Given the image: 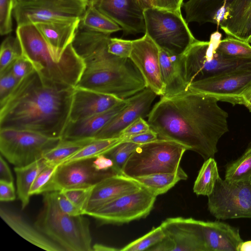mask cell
<instances>
[{
	"label": "cell",
	"instance_id": "10",
	"mask_svg": "<svg viewBox=\"0 0 251 251\" xmlns=\"http://www.w3.org/2000/svg\"><path fill=\"white\" fill-rule=\"evenodd\" d=\"M208 209L221 220L251 218V184L218 178L208 196Z\"/></svg>",
	"mask_w": 251,
	"mask_h": 251
},
{
	"label": "cell",
	"instance_id": "30",
	"mask_svg": "<svg viewBox=\"0 0 251 251\" xmlns=\"http://www.w3.org/2000/svg\"><path fill=\"white\" fill-rule=\"evenodd\" d=\"M79 27L109 35L122 30L117 23L100 12L92 3L87 5L80 19Z\"/></svg>",
	"mask_w": 251,
	"mask_h": 251
},
{
	"label": "cell",
	"instance_id": "15",
	"mask_svg": "<svg viewBox=\"0 0 251 251\" xmlns=\"http://www.w3.org/2000/svg\"><path fill=\"white\" fill-rule=\"evenodd\" d=\"M159 47L145 33L142 37L132 40L129 59L141 75L146 86L157 96L165 93L160 69Z\"/></svg>",
	"mask_w": 251,
	"mask_h": 251
},
{
	"label": "cell",
	"instance_id": "32",
	"mask_svg": "<svg viewBox=\"0 0 251 251\" xmlns=\"http://www.w3.org/2000/svg\"><path fill=\"white\" fill-rule=\"evenodd\" d=\"M217 163L214 157L205 160L193 186V191L197 195L208 196L213 191L219 177Z\"/></svg>",
	"mask_w": 251,
	"mask_h": 251
},
{
	"label": "cell",
	"instance_id": "53",
	"mask_svg": "<svg viewBox=\"0 0 251 251\" xmlns=\"http://www.w3.org/2000/svg\"><path fill=\"white\" fill-rule=\"evenodd\" d=\"M237 251H251V240L243 241L237 247Z\"/></svg>",
	"mask_w": 251,
	"mask_h": 251
},
{
	"label": "cell",
	"instance_id": "46",
	"mask_svg": "<svg viewBox=\"0 0 251 251\" xmlns=\"http://www.w3.org/2000/svg\"><path fill=\"white\" fill-rule=\"evenodd\" d=\"M56 199L61 210L65 213L71 216L84 215L83 211L74 204L60 191H55Z\"/></svg>",
	"mask_w": 251,
	"mask_h": 251
},
{
	"label": "cell",
	"instance_id": "34",
	"mask_svg": "<svg viewBox=\"0 0 251 251\" xmlns=\"http://www.w3.org/2000/svg\"><path fill=\"white\" fill-rule=\"evenodd\" d=\"M225 179L251 184V146L240 157L227 166Z\"/></svg>",
	"mask_w": 251,
	"mask_h": 251
},
{
	"label": "cell",
	"instance_id": "43",
	"mask_svg": "<svg viewBox=\"0 0 251 251\" xmlns=\"http://www.w3.org/2000/svg\"><path fill=\"white\" fill-rule=\"evenodd\" d=\"M58 166L48 165L39 173L30 189V196L41 194L42 189L50 180Z\"/></svg>",
	"mask_w": 251,
	"mask_h": 251
},
{
	"label": "cell",
	"instance_id": "31",
	"mask_svg": "<svg viewBox=\"0 0 251 251\" xmlns=\"http://www.w3.org/2000/svg\"><path fill=\"white\" fill-rule=\"evenodd\" d=\"M95 139V138L80 139H62L57 145L43 155V158L48 165L54 166L59 165Z\"/></svg>",
	"mask_w": 251,
	"mask_h": 251
},
{
	"label": "cell",
	"instance_id": "48",
	"mask_svg": "<svg viewBox=\"0 0 251 251\" xmlns=\"http://www.w3.org/2000/svg\"><path fill=\"white\" fill-rule=\"evenodd\" d=\"M158 138L157 133L151 128L147 131L130 137L124 141L141 145L154 141Z\"/></svg>",
	"mask_w": 251,
	"mask_h": 251
},
{
	"label": "cell",
	"instance_id": "27",
	"mask_svg": "<svg viewBox=\"0 0 251 251\" xmlns=\"http://www.w3.org/2000/svg\"><path fill=\"white\" fill-rule=\"evenodd\" d=\"M159 51V59L162 79L165 86L163 96L172 97L188 91L182 55L170 53L162 49Z\"/></svg>",
	"mask_w": 251,
	"mask_h": 251
},
{
	"label": "cell",
	"instance_id": "16",
	"mask_svg": "<svg viewBox=\"0 0 251 251\" xmlns=\"http://www.w3.org/2000/svg\"><path fill=\"white\" fill-rule=\"evenodd\" d=\"M94 5L117 23L124 36L145 33L144 9L139 0H97Z\"/></svg>",
	"mask_w": 251,
	"mask_h": 251
},
{
	"label": "cell",
	"instance_id": "55",
	"mask_svg": "<svg viewBox=\"0 0 251 251\" xmlns=\"http://www.w3.org/2000/svg\"><path fill=\"white\" fill-rule=\"evenodd\" d=\"M139 1L144 10L154 7V0H139Z\"/></svg>",
	"mask_w": 251,
	"mask_h": 251
},
{
	"label": "cell",
	"instance_id": "56",
	"mask_svg": "<svg viewBox=\"0 0 251 251\" xmlns=\"http://www.w3.org/2000/svg\"><path fill=\"white\" fill-rule=\"evenodd\" d=\"M83 2H85L87 5L89 4L92 3L94 4V3L97 0H81Z\"/></svg>",
	"mask_w": 251,
	"mask_h": 251
},
{
	"label": "cell",
	"instance_id": "5",
	"mask_svg": "<svg viewBox=\"0 0 251 251\" xmlns=\"http://www.w3.org/2000/svg\"><path fill=\"white\" fill-rule=\"evenodd\" d=\"M35 226L64 251H92L90 223L84 215L71 216L59 207L56 192L45 193Z\"/></svg>",
	"mask_w": 251,
	"mask_h": 251
},
{
	"label": "cell",
	"instance_id": "59",
	"mask_svg": "<svg viewBox=\"0 0 251 251\" xmlns=\"http://www.w3.org/2000/svg\"><path fill=\"white\" fill-rule=\"evenodd\" d=\"M15 0V4H16V2H17V0Z\"/></svg>",
	"mask_w": 251,
	"mask_h": 251
},
{
	"label": "cell",
	"instance_id": "11",
	"mask_svg": "<svg viewBox=\"0 0 251 251\" xmlns=\"http://www.w3.org/2000/svg\"><path fill=\"white\" fill-rule=\"evenodd\" d=\"M156 196L143 187L110 201L86 215L100 224L122 225L146 217Z\"/></svg>",
	"mask_w": 251,
	"mask_h": 251
},
{
	"label": "cell",
	"instance_id": "25",
	"mask_svg": "<svg viewBox=\"0 0 251 251\" xmlns=\"http://www.w3.org/2000/svg\"><path fill=\"white\" fill-rule=\"evenodd\" d=\"M219 27L228 36L248 42L251 36V0H235Z\"/></svg>",
	"mask_w": 251,
	"mask_h": 251
},
{
	"label": "cell",
	"instance_id": "28",
	"mask_svg": "<svg viewBox=\"0 0 251 251\" xmlns=\"http://www.w3.org/2000/svg\"><path fill=\"white\" fill-rule=\"evenodd\" d=\"M48 165L42 158L33 163L22 167H15L16 176L17 193L21 202L22 209L28 204L29 191L37 175Z\"/></svg>",
	"mask_w": 251,
	"mask_h": 251
},
{
	"label": "cell",
	"instance_id": "41",
	"mask_svg": "<svg viewBox=\"0 0 251 251\" xmlns=\"http://www.w3.org/2000/svg\"><path fill=\"white\" fill-rule=\"evenodd\" d=\"M132 47V40L110 37L107 50L110 54L121 58H129Z\"/></svg>",
	"mask_w": 251,
	"mask_h": 251
},
{
	"label": "cell",
	"instance_id": "52",
	"mask_svg": "<svg viewBox=\"0 0 251 251\" xmlns=\"http://www.w3.org/2000/svg\"><path fill=\"white\" fill-rule=\"evenodd\" d=\"M242 105H245L251 112V85L242 93Z\"/></svg>",
	"mask_w": 251,
	"mask_h": 251
},
{
	"label": "cell",
	"instance_id": "44",
	"mask_svg": "<svg viewBox=\"0 0 251 251\" xmlns=\"http://www.w3.org/2000/svg\"><path fill=\"white\" fill-rule=\"evenodd\" d=\"M10 68L14 75L19 81L35 70L31 62L22 54L13 62Z\"/></svg>",
	"mask_w": 251,
	"mask_h": 251
},
{
	"label": "cell",
	"instance_id": "39",
	"mask_svg": "<svg viewBox=\"0 0 251 251\" xmlns=\"http://www.w3.org/2000/svg\"><path fill=\"white\" fill-rule=\"evenodd\" d=\"M94 186L64 189L60 192L83 212L86 208Z\"/></svg>",
	"mask_w": 251,
	"mask_h": 251
},
{
	"label": "cell",
	"instance_id": "37",
	"mask_svg": "<svg viewBox=\"0 0 251 251\" xmlns=\"http://www.w3.org/2000/svg\"><path fill=\"white\" fill-rule=\"evenodd\" d=\"M22 54L20 44L17 36L6 37L0 46V72L10 67Z\"/></svg>",
	"mask_w": 251,
	"mask_h": 251
},
{
	"label": "cell",
	"instance_id": "6",
	"mask_svg": "<svg viewBox=\"0 0 251 251\" xmlns=\"http://www.w3.org/2000/svg\"><path fill=\"white\" fill-rule=\"evenodd\" d=\"M221 37L217 31L211 35L208 41L197 39L182 54L188 87L193 82L223 73L251 69V59L230 58L217 51Z\"/></svg>",
	"mask_w": 251,
	"mask_h": 251
},
{
	"label": "cell",
	"instance_id": "2",
	"mask_svg": "<svg viewBox=\"0 0 251 251\" xmlns=\"http://www.w3.org/2000/svg\"><path fill=\"white\" fill-rule=\"evenodd\" d=\"M75 89L45 78L34 70L0 102V129L62 138L70 121Z\"/></svg>",
	"mask_w": 251,
	"mask_h": 251
},
{
	"label": "cell",
	"instance_id": "1",
	"mask_svg": "<svg viewBox=\"0 0 251 251\" xmlns=\"http://www.w3.org/2000/svg\"><path fill=\"white\" fill-rule=\"evenodd\" d=\"M218 101L189 90L172 97L161 96L147 121L159 138L176 142L205 160L214 157L219 140L229 130L228 114Z\"/></svg>",
	"mask_w": 251,
	"mask_h": 251
},
{
	"label": "cell",
	"instance_id": "57",
	"mask_svg": "<svg viewBox=\"0 0 251 251\" xmlns=\"http://www.w3.org/2000/svg\"><path fill=\"white\" fill-rule=\"evenodd\" d=\"M30 0H17V1H19V2H25V1H29Z\"/></svg>",
	"mask_w": 251,
	"mask_h": 251
},
{
	"label": "cell",
	"instance_id": "42",
	"mask_svg": "<svg viewBox=\"0 0 251 251\" xmlns=\"http://www.w3.org/2000/svg\"><path fill=\"white\" fill-rule=\"evenodd\" d=\"M19 81L13 74L10 67L0 72V102L10 95Z\"/></svg>",
	"mask_w": 251,
	"mask_h": 251
},
{
	"label": "cell",
	"instance_id": "51",
	"mask_svg": "<svg viewBox=\"0 0 251 251\" xmlns=\"http://www.w3.org/2000/svg\"><path fill=\"white\" fill-rule=\"evenodd\" d=\"M0 181L14 182V178L10 168L1 155L0 157Z\"/></svg>",
	"mask_w": 251,
	"mask_h": 251
},
{
	"label": "cell",
	"instance_id": "33",
	"mask_svg": "<svg viewBox=\"0 0 251 251\" xmlns=\"http://www.w3.org/2000/svg\"><path fill=\"white\" fill-rule=\"evenodd\" d=\"M124 140L120 137L105 139L95 138L92 142L63 161L60 164L79 160L95 158L101 154H105Z\"/></svg>",
	"mask_w": 251,
	"mask_h": 251
},
{
	"label": "cell",
	"instance_id": "12",
	"mask_svg": "<svg viewBox=\"0 0 251 251\" xmlns=\"http://www.w3.org/2000/svg\"><path fill=\"white\" fill-rule=\"evenodd\" d=\"M87 4L81 0L17 1L13 16L17 25L28 23L81 19Z\"/></svg>",
	"mask_w": 251,
	"mask_h": 251
},
{
	"label": "cell",
	"instance_id": "7",
	"mask_svg": "<svg viewBox=\"0 0 251 251\" xmlns=\"http://www.w3.org/2000/svg\"><path fill=\"white\" fill-rule=\"evenodd\" d=\"M187 149L169 140L158 138L140 145L125 163L121 174L131 178L154 174L175 173Z\"/></svg>",
	"mask_w": 251,
	"mask_h": 251
},
{
	"label": "cell",
	"instance_id": "22",
	"mask_svg": "<svg viewBox=\"0 0 251 251\" xmlns=\"http://www.w3.org/2000/svg\"><path fill=\"white\" fill-rule=\"evenodd\" d=\"M206 251H237L243 240L238 228L217 221H200Z\"/></svg>",
	"mask_w": 251,
	"mask_h": 251
},
{
	"label": "cell",
	"instance_id": "40",
	"mask_svg": "<svg viewBox=\"0 0 251 251\" xmlns=\"http://www.w3.org/2000/svg\"><path fill=\"white\" fill-rule=\"evenodd\" d=\"M15 5L14 0H0V33L9 34L12 31V15Z\"/></svg>",
	"mask_w": 251,
	"mask_h": 251
},
{
	"label": "cell",
	"instance_id": "21",
	"mask_svg": "<svg viewBox=\"0 0 251 251\" xmlns=\"http://www.w3.org/2000/svg\"><path fill=\"white\" fill-rule=\"evenodd\" d=\"M80 19L34 24L44 36L53 59L61 60L69 46L73 43Z\"/></svg>",
	"mask_w": 251,
	"mask_h": 251
},
{
	"label": "cell",
	"instance_id": "8",
	"mask_svg": "<svg viewBox=\"0 0 251 251\" xmlns=\"http://www.w3.org/2000/svg\"><path fill=\"white\" fill-rule=\"evenodd\" d=\"M144 14L145 33L159 49L182 55L197 40L181 10L152 7L145 9Z\"/></svg>",
	"mask_w": 251,
	"mask_h": 251
},
{
	"label": "cell",
	"instance_id": "4",
	"mask_svg": "<svg viewBox=\"0 0 251 251\" xmlns=\"http://www.w3.org/2000/svg\"><path fill=\"white\" fill-rule=\"evenodd\" d=\"M22 54L32 64L34 70L50 80L75 87L84 64L72 44L65 51L61 60L55 61L44 36L33 23L17 25L16 31Z\"/></svg>",
	"mask_w": 251,
	"mask_h": 251
},
{
	"label": "cell",
	"instance_id": "54",
	"mask_svg": "<svg viewBox=\"0 0 251 251\" xmlns=\"http://www.w3.org/2000/svg\"><path fill=\"white\" fill-rule=\"evenodd\" d=\"M93 251H117L118 249L108 247L102 244H96L92 246Z\"/></svg>",
	"mask_w": 251,
	"mask_h": 251
},
{
	"label": "cell",
	"instance_id": "47",
	"mask_svg": "<svg viewBox=\"0 0 251 251\" xmlns=\"http://www.w3.org/2000/svg\"><path fill=\"white\" fill-rule=\"evenodd\" d=\"M13 182L0 181V201L2 202L13 201L16 199Z\"/></svg>",
	"mask_w": 251,
	"mask_h": 251
},
{
	"label": "cell",
	"instance_id": "19",
	"mask_svg": "<svg viewBox=\"0 0 251 251\" xmlns=\"http://www.w3.org/2000/svg\"><path fill=\"white\" fill-rule=\"evenodd\" d=\"M142 186L134 178L118 174L94 186L84 215L123 195L137 191Z\"/></svg>",
	"mask_w": 251,
	"mask_h": 251
},
{
	"label": "cell",
	"instance_id": "45",
	"mask_svg": "<svg viewBox=\"0 0 251 251\" xmlns=\"http://www.w3.org/2000/svg\"><path fill=\"white\" fill-rule=\"evenodd\" d=\"M150 129H151V128L148 121H146L144 118L140 117L124 129L120 134L119 137L125 140L130 137L147 131Z\"/></svg>",
	"mask_w": 251,
	"mask_h": 251
},
{
	"label": "cell",
	"instance_id": "14",
	"mask_svg": "<svg viewBox=\"0 0 251 251\" xmlns=\"http://www.w3.org/2000/svg\"><path fill=\"white\" fill-rule=\"evenodd\" d=\"M251 85V69L231 71L191 83L188 91L213 97L233 105L242 104V93Z\"/></svg>",
	"mask_w": 251,
	"mask_h": 251
},
{
	"label": "cell",
	"instance_id": "50",
	"mask_svg": "<svg viewBox=\"0 0 251 251\" xmlns=\"http://www.w3.org/2000/svg\"><path fill=\"white\" fill-rule=\"evenodd\" d=\"M183 3L182 0H154V7L170 10H181Z\"/></svg>",
	"mask_w": 251,
	"mask_h": 251
},
{
	"label": "cell",
	"instance_id": "20",
	"mask_svg": "<svg viewBox=\"0 0 251 251\" xmlns=\"http://www.w3.org/2000/svg\"><path fill=\"white\" fill-rule=\"evenodd\" d=\"M124 100L111 95L75 87L69 121L75 122L102 113Z\"/></svg>",
	"mask_w": 251,
	"mask_h": 251
},
{
	"label": "cell",
	"instance_id": "36",
	"mask_svg": "<svg viewBox=\"0 0 251 251\" xmlns=\"http://www.w3.org/2000/svg\"><path fill=\"white\" fill-rule=\"evenodd\" d=\"M165 230L160 225L148 233L120 249L122 251H141L149 250L166 237Z\"/></svg>",
	"mask_w": 251,
	"mask_h": 251
},
{
	"label": "cell",
	"instance_id": "23",
	"mask_svg": "<svg viewBox=\"0 0 251 251\" xmlns=\"http://www.w3.org/2000/svg\"><path fill=\"white\" fill-rule=\"evenodd\" d=\"M127 103L128 98L102 113L75 122L69 121L62 134V139H80L95 138L96 135L126 106Z\"/></svg>",
	"mask_w": 251,
	"mask_h": 251
},
{
	"label": "cell",
	"instance_id": "17",
	"mask_svg": "<svg viewBox=\"0 0 251 251\" xmlns=\"http://www.w3.org/2000/svg\"><path fill=\"white\" fill-rule=\"evenodd\" d=\"M157 95L145 88L128 98L126 106L116 115L95 136L96 139L119 137L122 131L140 117H148Z\"/></svg>",
	"mask_w": 251,
	"mask_h": 251
},
{
	"label": "cell",
	"instance_id": "13",
	"mask_svg": "<svg viewBox=\"0 0 251 251\" xmlns=\"http://www.w3.org/2000/svg\"><path fill=\"white\" fill-rule=\"evenodd\" d=\"M93 159L76 160L58 166L41 193L64 189L92 187L103 179L118 174L113 169L99 171L93 166Z\"/></svg>",
	"mask_w": 251,
	"mask_h": 251
},
{
	"label": "cell",
	"instance_id": "24",
	"mask_svg": "<svg viewBox=\"0 0 251 251\" xmlns=\"http://www.w3.org/2000/svg\"><path fill=\"white\" fill-rule=\"evenodd\" d=\"M0 216L15 232L32 244L47 251H64L18 212L1 206Z\"/></svg>",
	"mask_w": 251,
	"mask_h": 251
},
{
	"label": "cell",
	"instance_id": "29",
	"mask_svg": "<svg viewBox=\"0 0 251 251\" xmlns=\"http://www.w3.org/2000/svg\"><path fill=\"white\" fill-rule=\"evenodd\" d=\"M188 176L181 168L175 173L151 174L134 178L144 188L155 196L166 193L178 181L186 180Z\"/></svg>",
	"mask_w": 251,
	"mask_h": 251
},
{
	"label": "cell",
	"instance_id": "26",
	"mask_svg": "<svg viewBox=\"0 0 251 251\" xmlns=\"http://www.w3.org/2000/svg\"><path fill=\"white\" fill-rule=\"evenodd\" d=\"M235 0H188L183 2L186 22L210 23L219 26Z\"/></svg>",
	"mask_w": 251,
	"mask_h": 251
},
{
	"label": "cell",
	"instance_id": "49",
	"mask_svg": "<svg viewBox=\"0 0 251 251\" xmlns=\"http://www.w3.org/2000/svg\"><path fill=\"white\" fill-rule=\"evenodd\" d=\"M93 166L99 171H107L113 169L114 163L111 159L104 154L98 156L93 160Z\"/></svg>",
	"mask_w": 251,
	"mask_h": 251
},
{
	"label": "cell",
	"instance_id": "3",
	"mask_svg": "<svg viewBox=\"0 0 251 251\" xmlns=\"http://www.w3.org/2000/svg\"><path fill=\"white\" fill-rule=\"evenodd\" d=\"M110 38L109 34L78 27L72 45L82 59L84 68L75 87L125 100L146 86L129 58H121L108 52Z\"/></svg>",
	"mask_w": 251,
	"mask_h": 251
},
{
	"label": "cell",
	"instance_id": "35",
	"mask_svg": "<svg viewBox=\"0 0 251 251\" xmlns=\"http://www.w3.org/2000/svg\"><path fill=\"white\" fill-rule=\"evenodd\" d=\"M218 52L227 57L243 59H251V45L231 36L220 39L217 45Z\"/></svg>",
	"mask_w": 251,
	"mask_h": 251
},
{
	"label": "cell",
	"instance_id": "18",
	"mask_svg": "<svg viewBox=\"0 0 251 251\" xmlns=\"http://www.w3.org/2000/svg\"><path fill=\"white\" fill-rule=\"evenodd\" d=\"M161 225L174 245L173 251H206L197 220L169 218Z\"/></svg>",
	"mask_w": 251,
	"mask_h": 251
},
{
	"label": "cell",
	"instance_id": "58",
	"mask_svg": "<svg viewBox=\"0 0 251 251\" xmlns=\"http://www.w3.org/2000/svg\"><path fill=\"white\" fill-rule=\"evenodd\" d=\"M248 42L250 43V44H251V36L250 37L249 41H248Z\"/></svg>",
	"mask_w": 251,
	"mask_h": 251
},
{
	"label": "cell",
	"instance_id": "38",
	"mask_svg": "<svg viewBox=\"0 0 251 251\" xmlns=\"http://www.w3.org/2000/svg\"><path fill=\"white\" fill-rule=\"evenodd\" d=\"M139 145V144L124 140L111 149L104 155L113 161V169L118 174H121L127 160Z\"/></svg>",
	"mask_w": 251,
	"mask_h": 251
},
{
	"label": "cell",
	"instance_id": "9",
	"mask_svg": "<svg viewBox=\"0 0 251 251\" xmlns=\"http://www.w3.org/2000/svg\"><path fill=\"white\" fill-rule=\"evenodd\" d=\"M61 139L31 131L2 129H0V151L10 163L15 167H22L42 158Z\"/></svg>",
	"mask_w": 251,
	"mask_h": 251
},
{
	"label": "cell",
	"instance_id": "60",
	"mask_svg": "<svg viewBox=\"0 0 251 251\" xmlns=\"http://www.w3.org/2000/svg\"><path fill=\"white\" fill-rule=\"evenodd\" d=\"M182 0L183 1L184 0Z\"/></svg>",
	"mask_w": 251,
	"mask_h": 251
}]
</instances>
